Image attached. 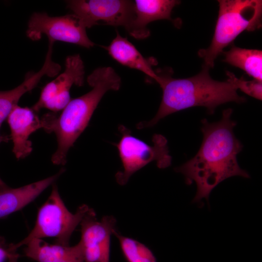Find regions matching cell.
<instances>
[{"mask_svg": "<svg viewBox=\"0 0 262 262\" xmlns=\"http://www.w3.org/2000/svg\"><path fill=\"white\" fill-rule=\"evenodd\" d=\"M116 222L112 215L98 220L94 210L89 208L80 223L84 262H109L111 236Z\"/></svg>", "mask_w": 262, "mask_h": 262, "instance_id": "cell-10", "label": "cell"}, {"mask_svg": "<svg viewBox=\"0 0 262 262\" xmlns=\"http://www.w3.org/2000/svg\"><path fill=\"white\" fill-rule=\"evenodd\" d=\"M209 68L203 65L197 75L185 79L173 78L169 75H159L157 82L163 91L162 101L155 116L148 121L137 124L142 129L152 127L161 119L174 113L189 108L202 106L213 114L219 105L229 102L243 103L245 98L240 96L232 83L213 80Z\"/></svg>", "mask_w": 262, "mask_h": 262, "instance_id": "cell-3", "label": "cell"}, {"mask_svg": "<svg viewBox=\"0 0 262 262\" xmlns=\"http://www.w3.org/2000/svg\"><path fill=\"white\" fill-rule=\"evenodd\" d=\"M224 61L245 71L255 80L262 81V51L232 46L224 52Z\"/></svg>", "mask_w": 262, "mask_h": 262, "instance_id": "cell-16", "label": "cell"}, {"mask_svg": "<svg viewBox=\"0 0 262 262\" xmlns=\"http://www.w3.org/2000/svg\"><path fill=\"white\" fill-rule=\"evenodd\" d=\"M228 77L227 81L232 83L237 89L241 90L246 94L256 99L262 100V83L257 80L246 81L242 78H238L235 75L227 71Z\"/></svg>", "mask_w": 262, "mask_h": 262, "instance_id": "cell-19", "label": "cell"}, {"mask_svg": "<svg viewBox=\"0 0 262 262\" xmlns=\"http://www.w3.org/2000/svg\"><path fill=\"white\" fill-rule=\"evenodd\" d=\"M110 56L120 64L131 68L138 70L156 82L158 75L153 70L151 63L147 60L127 38L118 33L108 47H104Z\"/></svg>", "mask_w": 262, "mask_h": 262, "instance_id": "cell-15", "label": "cell"}, {"mask_svg": "<svg viewBox=\"0 0 262 262\" xmlns=\"http://www.w3.org/2000/svg\"><path fill=\"white\" fill-rule=\"evenodd\" d=\"M119 130L121 137L116 146L120 158L123 170L115 174L117 182L125 185L130 177L148 164L155 161L160 168L169 166L171 157L169 154L166 139L161 134H155L150 146L131 134L130 130L120 125Z\"/></svg>", "mask_w": 262, "mask_h": 262, "instance_id": "cell-6", "label": "cell"}, {"mask_svg": "<svg viewBox=\"0 0 262 262\" xmlns=\"http://www.w3.org/2000/svg\"><path fill=\"white\" fill-rule=\"evenodd\" d=\"M52 55L51 51H48L41 69L29 73L18 86L10 90L0 91V128L23 95L34 88L44 76L52 77L59 74L61 66L52 60Z\"/></svg>", "mask_w": 262, "mask_h": 262, "instance_id": "cell-12", "label": "cell"}, {"mask_svg": "<svg viewBox=\"0 0 262 262\" xmlns=\"http://www.w3.org/2000/svg\"><path fill=\"white\" fill-rule=\"evenodd\" d=\"M89 208L83 204L74 213H71L54 185L49 198L38 210L33 228L24 239L13 244L14 247L17 250L33 239L46 237L54 238L56 244L69 246L72 234Z\"/></svg>", "mask_w": 262, "mask_h": 262, "instance_id": "cell-5", "label": "cell"}, {"mask_svg": "<svg viewBox=\"0 0 262 262\" xmlns=\"http://www.w3.org/2000/svg\"><path fill=\"white\" fill-rule=\"evenodd\" d=\"M31 184L16 188L6 185L0 187V219L16 212L33 201L64 172Z\"/></svg>", "mask_w": 262, "mask_h": 262, "instance_id": "cell-14", "label": "cell"}, {"mask_svg": "<svg viewBox=\"0 0 262 262\" xmlns=\"http://www.w3.org/2000/svg\"><path fill=\"white\" fill-rule=\"evenodd\" d=\"M16 251L13 244H7L2 237H0V262H5Z\"/></svg>", "mask_w": 262, "mask_h": 262, "instance_id": "cell-20", "label": "cell"}, {"mask_svg": "<svg viewBox=\"0 0 262 262\" xmlns=\"http://www.w3.org/2000/svg\"><path fill=\"white\" fill-rule=\"evenodd\" d=\"M19 255L16 252L9 258L7 262H17Z\"/></svg>", "mask_w": 262, "mask_h": 262, "instance_id": "cell-22", "label": "cell"}, {"mask_svg": "<svg viewBox=\"0 0 262 262\" xmlns=\"http://www.w3.org/2000/svg\"><path fill=\"white\" fill-rule=\"evenodd\" d=\"M135 17L128 32L137 39H143L150 34L147 25L160 19L173 21L171 16L173 8L179 4L176 0H136Z\"/></svg>", "mask_w": 262, "mask_h": 262, "instance_id": "cell-13", "label": "cell"}, {"mask_svg": "<svg viewBox=\"0 0 262 262\" xmlns=\"http://www.w3.org/2000/svg\"><path fill=\"white\" fill-rule=\"evenodd\" d=\"M92 89L85 94L71 99L60 113L50 112L41 118L42 128L56 135L58 147L52 162L64 165L69 148L87 126L92 115L104 95L109 90H118L121 79L110 67L94 70L87 79Z\"/></svg>", "mask_w": 262, "mask_h": 262, "instance_id": "cell-2", "label": "cell"}, {"mask_svg": "<svg viewBox=\"0 0 262 262\" xmlns=\"http://www.w3.org/2000/svg\"><path fill=\"white\" fill-rule=\"evenodd\" d=\"M25 246V256L37 262H63L71 249L69 246L51 245L41 239H33Z\"/></svg>", "mask_w": 262, "mask_h": 262, "instance_id": "cell-17", "label": "cell"}, {"mask_svg": "<svg viewBox=\"0 0 262 262\" xmlns=\"http://www.w3.org/2000/svg\"><path fill=\"white\" fill-rule=\"evenodd\" d=\"M86 28L74 14L51 16L46 13L35 12L30 16L26 35L32 41H38L43 35L49 41H61L89 49L94 43L88 37Z\"/></svg>", "mask_w": 262, "mask_h": 262, "instance_id": "cell-7", "label": "cell"}, {"mask_svg": "<svg viewBox=\"0 0 262 262\" xmlns=\"http://www.w3.org/2000/svg\"><path fill=\"white\" fill-rule=\"evenodd\" d=\"M84 75V66L80 55L67 56L64 71L43 87L38 100L32 108L36 112L43 108L54 113L61 111L71 100V87L82 86Z\"/></svg>", "mask_w": 262, "mask_h": 262, "instance_id": "cell-9", "label": "cell"}, {"mask_svg": "<svg viewBox=\"0 0 262 262\" xmlns=\"http://www.w3.org/2000/svg\"><path fill=\"white\" fill-rule=\"evenodd\" d=\"M32 108L16 105L7 117L10 129V139L13 143V152L17 159L26 157L32 150V142L29 140L34 131L42 128L40 118Z\"/></svg>", "mask_w": 262, "mask_h": 262, "instance_id": "cell-11", "label": "cell"}, {"mask_svg": "<svg viewBox=\"0 0 262 262\" xmlns=\"http://www.w3.org/2000/svg\"><path fill=\"white\" fill-rule=\"evenodd\" d=\"M67 7L86 28L102 24L123 26L127 31L135 17L134 2L127 0H72Z\"/></svg>", "mask_w": 262, "mask_h": 262, "instance_id": "cell-8", "label": "cell"}, {"mask_svg": "<svg viewBox=\"0 0 262 262\" xmlns=\"http://www.w3.org/2000/svg\"><path fill=\"white\" fill-rule=\"evenodd\" d=\"M218 18L209 47L198 52L204 65L213 68L217 57L244 31L262 26V1L260 0H219Z\"/></svg>", "mask_w": 262, "mask_h": 262, "instance_id": "cell-4", "label": "cell"}, {"mask_svg": "<svg viewBox=\"0 0 262 262\" xmlns=\"http://www.w3.org/2000/svg\"><path fill=\"white\" fill-rule=\"evenodd\" d=\"M10 139V136L7 135H3L0 134V143L1 142H7ZM6 184L2 181L0 178V187L6 186Z\"/></svg>", "mask_w": 262, "mask_h": 262, "instance_id": "cell-21", "label": "cell"}, {"mask_svg": "<svg viewBox=\"0 0 262 262\" xmlns=\"http://www.w3.org/2000/svg\"><path fill=\"white\" fill-rule=\"evenodd\" d=\"M232 113L230 108L224 110L221 119L216 122L203 119L200 148L193 158L175 168L184 176L187 184L196 183L195 202L208 199L212 190L227 178L235 176L249 177L237 162V155L243 145L233 132L236 123L231 119Z\"/></svg>", "mask_w": 262, "mask_h": 262, "instance_id": "cell-1", "label": "cell"}, {"mask_svg": "<svg viewBox=\"0 0 262 262\" xmlns=\"http://www.w3.org/2000/svg\"><path fill=\"white\" fill-rule=\"evenodd\" d=\"M113 234L117 238L123 255L128 262H156L152 251L143 244L122 235L115 229Z\"/></svg>", "mask_w": 262, "mask_h": 262, "instance_id": "cell-18", "label": "cell"}]
</instances>
